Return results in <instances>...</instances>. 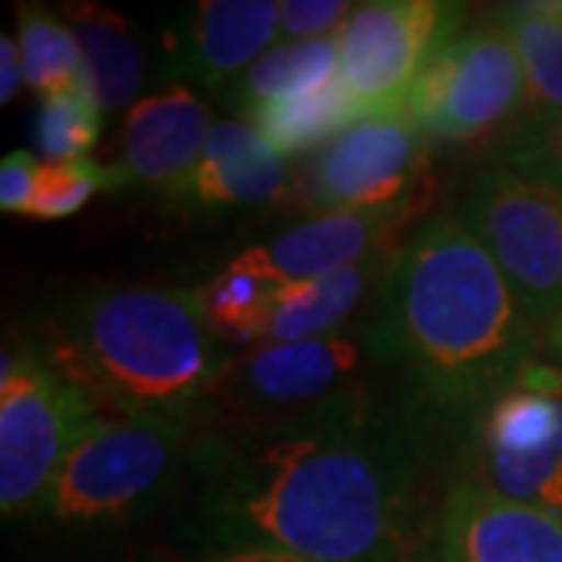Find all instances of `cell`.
Masks as SVG:
<instances>
[{
	"label": "cell",
	"mask_w": 562,
	"mask_h": 562,
	"mask_svg": "<svg viewBox=\"0 0 562 562\" xmlns=\"http://www.w3.org/2000/svg\"><path fill=\"white\" fill-rule=\"evenodd\" d=\"M425 450L416 422L362 384L303 413L206 428L188 453L191 547L406 562Z\"/></svg>",
	"instance_id": "6da1fadb"
},
{
	"label": "cell",
	"mask_w": 562,
	"mask_h": 562,
	"mask_svg": "<svg viewBox=\"0 0 562 562\" xmlns=\"http://www.w3.org/2000/svg\"><path fill=\"white\" fill-rule=\"evenodd\" d=\"M366 335L397 372L403 413L428 447L472 441L538 353V328L501 266L450 213L428 216L394 250Z\"/></svg>",
	"instance_id": "7a4b0ae2"
},
{
	"label": "cell",
	"mask_w": 562,
	"mask_h": 562,
	"mask_svg": "<svg viewBox=\"0 0 562 562\" xmlns=\"http://www.w3.org/2000/svg\"><path fill=\"white\" fill-rule=\"evenodd\" d=\"M38 350L101 413L194 419L232 366L194 288L103 284L41 322Z\"/></svg>",
	"instance_id": "3957f363"
},
{
	"label": "cell",
	"mask_w": 562,
	"mask_h": 562,
	"mask_svg": "<svg viewBox=\"0 0 562 562\" xmlns=\"http://www.w3.org/2000/svg\"><path fill=\"white\" fill-rule=\"evenodd\" d=\"M191 441L194 419L101 413L72 443L38 516L72 531L135 522L188 479Z\"/></svg>",
	"instance_id": "277c9868"
},
{
	"label": "cell",
	"mask_w": 562,
	"mask_h": 562,
	"mask_svg": "<svg viewBox=\"0 0 562 562\" xmlns=\"http://www.w3.org/2000/svg\"><path fill=\"white\" fill-rule=\"evenodd\" d=\"M457 216L501 266L531 325L547 328L562 313V188L491 160L469 179Z\"/></svg>",
	"instance_id": "5b68a950"
},
{
	"label": "cell",
	"mask_w": 562,
	"mask_h": 562,
	"mask_svg": "<svg viewBox=\"0 0 562 562\" xmlns=\"http://www.w3.org/2000/svg\"><path fill=\"white\" fill-rule=\"evenodd\" d=\"M101 409L35 347L3 350L0 366V513L7 522L38 516L50 484Z\"/></svg>",
	"instance_id": "8992f818"
},
{
	"label": "cell",
	"mask_w": 562,
	"mask_h": 562,
	"mask_svg": "<svg viewBox=\"0 0 562 562\" xmlns=\"http://www.w3.org/2000/svg\"><path fill=\"white\" fill-rule=\"evenodd\" d=\"M403 113L428 140L506 138L525 113V79L501 22L487 16L447 41L409 85Z\"/></svg>",
	"instance_id": "52a82bcc"
},
{
	"label": "cell",
	"mask_w": 562,
	"mask_h": 562,
	"mask_svg": "<svg viewBox=\"0 0 562 562\" xmlns=\"http://www.w3.org/2000/svg\"><path fill=\"white\" fill-rule=\"evenodd\" d=\"M472 482L562 519V369L531 362L472 435Z\"/></svg>",
	"instance_id": "ba28073f"
},
{
	"label": "cell",
	"mask_w": 562,
	"mask_h": 562,
	"mask_svg": "<svg viewBox=\"0 0 562 562\" xmlns=\"http://www.w3.org/2000/svg\"><path fill=\"white\" fill-rule=\"evenodd\" d=\"M465 7L443 0L360 3L338 32L341 76L360 116L403 113V98L425 63L460 35Z\"/></svg>",
	"instance_id": "9c48e42d"
},
{
	"label": "cell",
	"mask_w": 562,
	"mask_h": 562,
	"mask_svg": "<svg viewBox=\"0 0 562 562\" xmlns=\"http://www.w3.org/2000/svg\"><path fill=\"white\" fill-rule=\"evenodd\" d=\"M425 160L428 138L406 113L366 116L303 166L297 203L325 216L419 201Z\"/></svg>",
	"instance_id": "30bf717a"
},
{
	"label": "cell",
	"mask_w": 562,
	"mask_h": 562,
	"mask_svg": "<svg viewBox=\"0 0 562 562\" xmlns=\"http://www.w3.org/2000/svg\"><path fill=\"white\" fill-rule=\"evenodd\" d=\"M369 357L372 347L366 331L257 344L232 360L213 394V403L232 409L235 422L279 419L303 413L353 387V379Z\"/></svg>",
	"instance_id": "8fae6325"
},
{
	"label": "cell",
	"mask_w": 562,
	"mask_h": 562,
	"mask_svg": "<svg viewBox=\"0 0 562 562\" xmlns=\"http://www.w3.org/2000/svg\"><path fill=\"white\" fill-rule=\"evenodd\" d=\"M409 562H562V519L462 479L447 491Z\"/></svg>",
	"instance_id": "7c38bea8"
},
{
	"label": "cell",
	"mask_w": 562,
	"mask_h": 562,
	"mask_svg": "<svg viewBox=\"0 0 562 562\" xmlns=\"http://www.w3.org/2000/svg\"><path fill=\"white\" fill-rule=\"evenodd\" d=\"M419 210L422 201H413L387 210L313 216L284 228L269 241L244 247L225 266L250 272L276 288L322 279L369 260L375 254L401 247L403 228L409 225V220H416Z\"/></svg>",
	"instance_id": "4fadbf2b"
},
{
	"label": "cell",
	"mask_w": 562,
	"mask_h": 562,
	"mask_svg": "<svg viewBox=\"0 0 562 562\" xmlns=\"http://www.w3.org/2000/svg\"><path fill=\"white\" fill-rule=\"evenodd\" d=\"M213 132L206 103L188 85H169L128 106L122 169L128 181L179 198Z\"/></svg>",
	"instance_id": "5bb4252c"
},
{
	"label": "cell",
	"mask_w": 562,
	"mask_h": 562,
	"mask_svg": "<svg viewBox=\"0 0 562 562\" xmlns=\"http://www.w3.org/2000/svg\"><path fill=\"white\" fill-rule=\"evenodd\" d=\"M276 0H198L172 35L176 69L203 88L235 85L279 41Z\"/></svg>",
	"instance_id": "9a60e30c"
},
{
	"label": "cell",
	"mask_w": 562,
	"mask_h": 562,
	"mask_svg": "<svg viewBox=\"0 0 562 562\" xmlns=\"http://www.w3.org/2000/svg\"><path fill=\"white\" fill-rule=\"evenodd\" d=\"M288 191V157L247 120H220L179 198L201 206H262Z\"/></svg>",
	"instance_id": "2e32d148"
},
{
	"label": "cell",
	"mask_w": 562,
	"mask_h": 562,
	"mask_svg": "<svg viewBox=\"0 0 562 562\" xmlns=\"http://www.w3.org/2000/svg\"><path fill=\"white\" fill-rule=\"evenodd\" d=\"M397 250V247H394ZM394 250L347 266L322 279L281 284L272 294V306L262 325V341H306L338 335L372 291L379 294Z\"/></svg>",
	"instance_id": "e0dca14e"
},
{
	"label": "cell",
	"mask_w": 562,
	"mask_h": 562,
	"mask_svg": "<svg viewBox=\"0 0 562 562\" xmlns=\"http://www.w3.org/2000/svg\"><path fill=\"white\" fill-rule=\"evenodd\" d=\"M60 16L79 41L88 94L103 113L128 106L144 81V50L135 25L94 0L63 3Z\"/></svg>",
	"instance_id": "ac0fdd59"
},
{
	"label": "cell",
	"mask_w": 562,
	"mask_h": 562,
	"mask_svg": "<svg viewBox=\"0 0 562 562\" xmlns=\"http://www.w3.org/2000/svg\"><path fill=\"white\" fill-rule=\"evenodd\" d=\"M491 16L506 29L525 79L519 122H547L562 113V20L550 0L501 3Z\"/></svg>",
	"instance_id": "d6986e66"
},
{
	"label": "cell",
	"mask_w": 562,
	"mask_h": 562,
	"mask_svg": "<svg viewBox=\"0 0 562 562\" xmlns=\"http://www.w3.org/2000/svg\"><path fill=\"white\" fill-rule=\"evenodd\" d=\"M244 120L250 122L281 157H294V154H310V150L316 154L350 125H357L362 116L353 98L347 94L341 76H335L319 88L262 103L257 110H250Z\"/></svg>",
	"instance_id": "ffe728a7"
},
{
	"label": "cell",
	"mask_w": 562,
	"mask_h": 562,
	"mask_svg": "<svg viewBox=\"0 0 562 562\" xmlns=\"http://www.w3.org/2000/svg\"><path fill=\"white\" fill-rule=\"evenodd\" d=\"M338 63H341L338 35L322 41H301V44H276L235 81L238 110L247 116L262 103L319 88L338 76Z\"/></svg>",
	"instance_id": "44dd1931"
},
{
	"label": "cell",
	"mask_w": 562,
	"mask_h": 562,
	"mask_svg": "<svg viewBox=\"0 0 562 562\" xmlns=\"http://www.w3.org/2000/svg\"><path fill=\"white\" fill-rule=\"evenodd\" d=\"M16 44H20L25 85L41 101L69 91H88L79 41L60 13H50L38 3H22Z\"/></svg>",
	"instance_id": "7402d4cb"
},
{
	"label": "cell",
	"mask_w": 562,
	"mask_h": 562,
	"mask_svg": "<svg viewBox=\"0 0 562 562\" xmlns=\"http://www.w3.org/2000/svg\"><path fill=\"white\" fill-rule=\"evenodd\" d=\"M194 291L201 297L203 316L220 341L250 344V347L262 341V325H266L269 306H272L276 284L257 279L250 272H241V269L222 266L213 279Z\"/></svg>",
	"instance_id": "603a6c76"
},
{
	"label": "cell",
	"mask_w": 562,
	"mask_h": 562,
	"mask_svg": "<svg viewBox=\"0 0 562 562\" xmlns=\"http://www.w3.org/2000/svg\"><path fill=\"white\" fill-rule=\"evenodd\" d=\"M132 184L120 162H101L85 157L76 162H41L35 201L29 206L32 220H66L79 213L101 191H120Z\"/></svg>",
	"instance_id": "cb8c5ba5"
},
{
	"label": "cell",
	"mask_w": 562,
	"mask_h": 562,
	"mask_svg": "<svg viewBox=\"0 0 562 562\" xmlns=\"http://www.w3.org/2000/svg\"><path fill=\"white\" fill-rule=\"evenodd\" d=\"M103 110L88 91H69L41 101L35 144L41 162H76L91 157L101 140Z\"/></svg>",
	"instance_id": "d4e9b609"
},
{
	"label": "cell",
	"mask_w": 562,
	"mask_h": 562,
	"mask_svg": "<svg viewBox=\"0 0 562 562\" xmlns=\"http://www.w3.org/2000/svg\"><path fill=\"white\" fill-rule=\"evenodd\" d=\"M501 162L562 188V113L547 122H516L503 138Z\"/></svg>",
	"instance_id": "484cf974"
},
{
	"label": "cell",
	"mask_w": 562,
	"mask_h": 562,
	"mask_svg": "<svg viewBox=\"0 0 562 562\" xmlns=\"http://www.w3.org/2000/svg\"><path fill=\"white\" fill-rule=\"evenodd\" d=\"M360 3L347 0H284L281 3V44L335 38Z\"/></svg>",
	"instance_id": "4316f807"
},
{
	"label": "cell",
	"mask_w": 562,
	"mask_h": 562,
	"mask_svg": "<svg viewBox=\"0 0 562 562\" xmlns=\"http://www.w3.org/2000/svg\"><path fill=\"white\" fill-rule=\"evenodd\" d=\"M41 162L29 150H10L0 162V210L29 216V206L35 201Z\"/></svg>",
	"instance_id": "83f0119b"
},
{
	"label": "cell",
	"mask_w": 562,
	"mask_h": 562,
	"mask_svg": "<svg viewBox=\"0 0 562 562\" xmlns=\"http://www.w3.org/2000/svg\"><path fill=\"white\" fill-rule=\"evenodd\" d=\"M154 562H313L262 547H191L188 553H162Z\"/></svg>",
	"instance_id": "f1b7e54d"
},
{
	"label": "cell",
	"mask_w": 562,
	"mask_h": 562,
	"mask_svg": "<svg viewBox=\"0 0 562 562\" xmlns=\"http://www.w3.org/2000/svg\"><path fill=\"white\" fill-rule=\"evenodd\" d=\"M25 72H22L20 44L13 35H0V103H10L20 94Z\"/></svg>",
	"instance_id": "f546056e"
},
{
	"label": "cell",
	"mask_w": 562,
	"mask_h": 562,
	"mask_svg": "<svg viewBox=\"0 0 562 562\" xmlns=\"http://www.w3.org/2000/svg\"><path fill=\"white\" fill-rule=\"evenodd\" d=\"M543 338H547V347H550V353L557 357V366L562 369V313L557 319L550 322L547 328H543Z\"/></svg>",
	"instance_id": "4dcf8cb0"
},
{
	"label": "cell",
	"mask_w": 562,
	"mask_h": 562,
	"mask_svg": "<svg viewBox=\"0 0 562 562\" xmlns=\"http://www.w3.org/2000/svg\"><path fill=\"white\" fill-rule=\"evenodd\" d=\"M550 3H553V10L560 13V20H562V0H550Z\"/></svg>",
	"instance_id": "1f68e13d"
}]
</instances>
